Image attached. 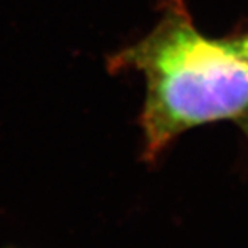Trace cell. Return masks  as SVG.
Listing matches in <instances>:
<instances>
[{
  "label": "cell",
  "mask_w": 248,
  "mask_h": 248,
  "mask_svg": "<svg viewBox=\"0 0 248 248\" xmlns=\"http://www.w3.org/2000/svg\"><path fill=\"white\" fill-rule=\"evenodd\" d=\"M109 66L145 76L141 125L148 160L192 127L248 112V62L228 42L202 35L182 0H169L151 33L115 55Z\"/></svg>",
  "instance_id": "cell-1"
},
{
  "label": "cell",
  "mask_w": 248,
  "mask_h": 248,
  "mask_svg": "<svg viewBox=\"0 0 248 248\" xmlns=\"http://www.w3.org/2000/svg\"><path fill=\"white\" fill-rule=\"evenodd\" d=\"M228 43L243 60H246L248 62V35L233 39V40L228 42Z\"/></svg>",
  "instance_id": "cell-2"
},
{
  "label": "cell",
  "mask_w": 248,
  "mask_h": 248,
  "mask_svg": "<svg viewBox=\"0 0 248 248\" xmlns=\"http://www.w3.org/2000/svg\"><path fill=\"white\" fill-rule=\"evenodd\" d=\"M241 127H243V130H244V133L247 134L248 137V112L244 115L243 117V122H241Z\"/></svg>",
  "instance_id": "cell-3"
}]
</instances>
